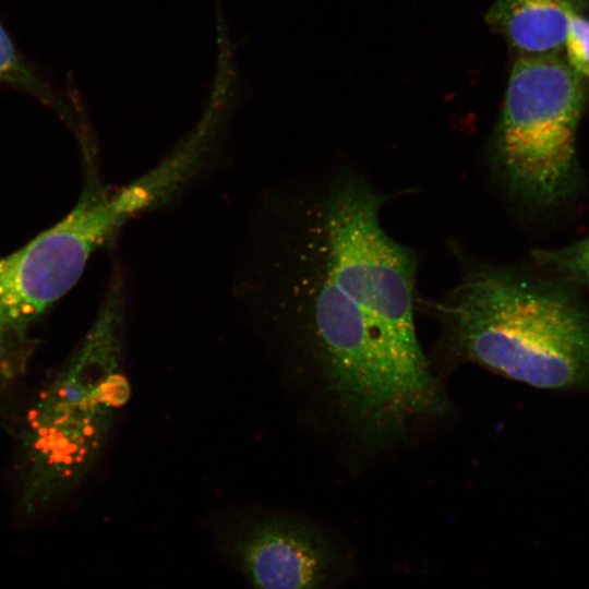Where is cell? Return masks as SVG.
<instances>
[{"label":"cell","instance_id":"1","mask_svg":"<svg viewBox=\"0 0 589 589\" xmlns=\"http://www.w3.org/2000/svg\"><path fill=\"white\" fill-rule=\"evenodd\" d=\"M382 199L349 177L291 180L254 202L232 289L305 350L349 445L378 454L447 400L413 320L414 263L380 224Z\"/></svg>","mask_w":589,"mask_h":589},{"label":"cell","instance_id":"2","mask_svg":"<svg viewBox=\"0 0 589 589\" xmlns=\"http://www.w3.org/2000/svg\"><path fill=\"white\" fill-rule=\"evenodd\" d=\"M454 353L514 381L543 389L589 376V326L576 309L502 271L469 275L444 306Z\"/></svg>","mask_w":589,"mask_h":589},{"label":"cell","instance_id":"3","mask_svg":"<svg viewBox=\"0 0 589 589\" xmlns=\"http://www.w3.org/2000/svg\"><path fill=\"white\" fill-rule=\"evenodd\" d=\"M584 101L582 79L561 55L518 56L496 133L513 188L538 199L557 194L573 166Z\"/></svg>","mask_w":589,"mask_h":589},{"label":"cell","instance_id":"4","mask_svg":"<svg viewBox=\"0 0 589 589\" xmlns=\"http://www.w3.org/2000/svg\"><path fill=\"white\" fill-rule=\"evenodd\" d=\"M131 218L119 189L95 184L62 220L0 257V308L10 325L17 330L63 297L89 256Z\"/></svg>","mask_w":589,"mask_h":589},{"label":"cell","instance_id":"5","mask_svg":"<svg viewBox=\"0 0 589 589\" xmlns=\"http://www.w3.org/2000/svg\"><path fill=\"white\" fill-rule=\"evenodd\" d=\"M215 530L219 560L250 589H332L341 552L322 527L279 514L244 515Z\"/></svg>","mask_w":589,"mask_h":589},{"label":"cell","instance_id":"6","mask_svg":"<svg viewBox=\"0 0 589 589\" xmlns=\"http://www.w3.org/2000/svg\"><path fill=\"white\" fill-rule=\"evenodd\" d=\"M106 329V313L100 309L82 350L71 368L43 397L32 422L34 465L52 479H70L85 465L97 447L99 430L105 426V410L121 404L123 390L113 389L121 377L92 376ZM35 466V467H36Z\"/></svg>","mask_w":589,"mask_h":589},{"label":"cell","instance_id":"7","mask_svg":"<svg viewBox=\"0 0 589 589\" xmlns=\"http://www.w3.org/2000/svg\"><path fill=\"white\" fill-rule=\"evenodd\" d=\"M586 0H495L488 23L519 55H561L573 15L584 13Z\"/></svg>","mask_w":589,"mask_h":589},{"label":"cell","instance_id":"8","mask_svg":"<svg viewBox=\"0 0 589 589\" xmlns=\"http://www.w3.org/2000/svg\"><path fill=\"white\" fill-rule=\"evenodd\" d=\"M564 49L568 65L581 79L589 80V19L582 13L572 16Z\"/></svg>","mask_w":589,"mask_h":589},{"label":"cell","instance_id":"9","mask_svg":"<svg viewBox=\"0 0 589 589\" xmlns=\"http://www.w3.org/2000/svg\"><path fill=\"white\" fill-rule=\"evenodd\" d=\"M0 81L25 86L35 92L43 89L39 81L20 59L3 27L0 25Z\"/></svg>","mask_w":589,"mask_h":589},{"label":"cell","instance_id":"10","mask_svg":"<svg viewBox=\"0 0 589 589\" xmlns=\"http://www.w3.org/2000/svg\"><path fill=\"white\" fill-rule=\"evenodd\" d=\"M545 255L549 262L589 286V237Z\"/></svg>","mask_w":589,"mask_h":589},{"label":"cell","instance_id":"11","mask_svg":"<svg viewBox=\"0 0 589 589\" xmlns=\"http://www.w3.org/2000/svg\"><path fill=\"white\" fill-rule=\"evenodd\" d=\"M11 330L13 329L0 326V366L9 354V332Z\"/></svg>","mask_w":589,"mask_h":589},{"label":"cell","instance_id":"12","mask_svg":"<svg viewBox=\"0 0 589 589\" xmlns=\"http://www.w3.org/2000/svg\"><path fill=\"white\" fill-rule=\"evenodd\" d=\"M0 326L1 327H4V328H9V329H13L15 332H17L14 327H12L10 325V323L7 321V318L4 317L2 311H1V308H0Z\"/></svg>","mask_w":589,"mask_h":589}]
</instances>
